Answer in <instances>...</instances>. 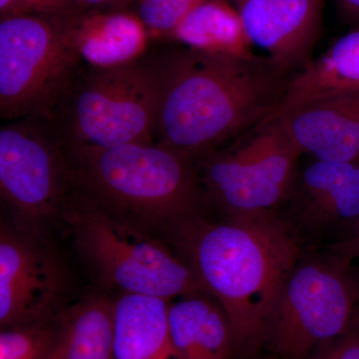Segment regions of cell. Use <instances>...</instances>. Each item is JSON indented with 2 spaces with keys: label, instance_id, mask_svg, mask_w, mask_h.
<instances>
[{
  "label": "cell",
  "instance_id": "obj_1",
  "mask_svg": "<svg viewBox=\"0 0 359 359\" xmlns=\"http://www.w3.org/2000/svg\"><path fill=\"white\" fill-rule=\"evenodd\" d=\"M155 143L198 163L278 112L294 74L268 56L176 47L157 55Z\"/></svg>",
  "mask_w": 359,
  "mask_h": 359
},
{
  "label": "cell",
  "instance_id": "obj_4",
  "mask_svg": "<svg viewBox=\"0 0 359 359\" xmlns=\"http://www.w3.org/2000/svg\"><path fill=\"white\" fill-rule=\"evenodd\" d=\"M159 94L156 56L114 67L81 61L42 117L65 146L155 143Z\"/></svg>",
  "mask_w": 359,
  "mask_h": 359
},
{
  "label": "cell",
  "instance_id": "obj_18",
  "mask_svg": "<svg viewBox=\"0 0 359 359\" xmlns=\"http://www.w3.org/2000/svg\"><path fill=\"white\" fill-rule=\"evenodd\" d=\"M359 89V28L294 75L276 114L325 97Z\"/></svg>",
  "mask_w": 359,
  "mask_h": 359
},
{
  "label": "cell",
  "instance_id": "obj_6",
  "mask_svg": "<svg viewBox=\"0 0 359 359\" xmlns=\"http://www.w3.org/2000/svg\"><path fill=\"white\" fill-rule=\"evenodd\" d=\"M302 154L280 116L271 115L198 161L205 199L226 218L271 211L290 197Z\"/></svg>",
  "mask_w": 359,
  "mask_h": 359
},
{
  "label": "cell",
  "instance_id": "obj_15",
  "mask_svg": "<svg viewBox=\"0 0 359 359\" xmlns=\"http://www.w3.org/2000/svg\"><path fill=\"white\" fill-rule=\"evenodd\" d=\"M170 299L123 292L113 301L115 359H174Z\"/></svg>",
  "mask_w": 359,
  "mask_h": 359
},
{
  "label": "cell",
  "instance_id": "obj_24",
  "mask_svg": "<svg viewBox=\"0 0 359 359\" xmlns=\"http://www.w3.org/2000/svg\"><path fill=\"white\" fill-rule=\"evenodd\" d=\"M137 1L138 0H75L70 8L86 11V13L129 11V6H136Z\"/></svg>",
  "mask_w": 359,
  "mask_h": 359
},
{
  "label": "cell",
  "instance_id": "obj_12",
  "mask_svg": "<svg viewBox=\"0 0 359 359\" xmlns=\"http://www.w3.org/2000/svg\"><path fill=\"white\" fill-rule=\"evenodd\" d=\"M276 115L280 116L302 153L316 160H359V89Z\"/></svg>",
  "mask_w": 359,
  "mask_h": 359
},
{
  "label": "cell",
  "instance_id": "obj_29",
  "mask_svg": "<svg viewBox=\"0 0 359 359\" xmlns=\"http://www.w3.org/2000/svg\"><path fill=\"white\" fill-rule=\"evenodd\" d=\"M356 320H358V323H359V309H358V314H356Z\"/></svg>",
  "mask_w": 359,
  "mask_h": 359
},
{
  "label": "cell",
  "instance_id": "obj_28",
  "mask_svg": "<svg viewBox=\"0 0 359 359\" xmlns=\"http://www.w3.org/2000/svg\"><path fill=\"white\" fill-rule=\"evenodd\" d=\"M25 2L26 0H16L15 8H14L13 13H20V11H22L23 7H25Z\"/></svg>",
  "mask_w": 359,
  "mask_h": 359
},
{
  "label": "cell",
  "instance_id": "obj_19",
  "mask_svg": "<svg viewBox=\"0 0 359 359\" xmlns=\"http://www.w3.org/2000/svg\"><path fill=\"white\" fill-rule=\"evenodd\" d=\"M170 39L210 53L255 55L240 14L229 0H203L177 25Z\"/></svg>",
  "mask_w": 359,
  "mask_h": 359
},
{
  "label": "cell",
  "instance_id": "obj_27",
  "mask_svg": "<svg viewBox=\"0 0 359 359\" xmlns=\"http://www.w3.org/2000/svg\"><path fill=\"white\" fill-rule=\"evenodd\" d=\"M351 268H353L354 278H355L356 285H358L359 292V259L351 262Z\"/></svg>",
  "mask_w": 359,
  "mask_h": 359
},
{
  "label": "cell",
  "instance_id": "obj_10",
  "mask_svg": "<svg viewBox=\"0 0 359 359\" xmlns=\"http://www.w3.org/2000/svg\"><path fill=\"white\" fill-rule=\"evenodd\" d=\"M67 278L57 256L39 236L1 224L0 325L20 327L60 313Z\"/></svg>",
  "mask_w": 359,
  "mask_h": 359
},
{
  "label": "cell",
  "instance_id": "obj_9",
  "mask_svg": "<svg viewBox=\"0 0 359 359\" xmlns=\"http://www.w3.org/2000/svg\"><path fill=\"white\" fill-rule=\"evenodd\" d=\"M0 192L16 229L39 236L62 214L68 193L62 146L42 116H25L0 128Z\"/></svg>",
  "mask_w": 359,
  "mask_h": 359
},
{
  "label": "cell",
  "instance_id": "obj_16",
  "mask_svg": "<svg viewBox=\"0 0 359 359\" xmlns=\"http://www.w3.org/2000/svg\"><path fill=\"white\" fill-rule=\"evenodd\" d=\"M174 359H231L235 356L228 316L205 294L183 297L170 308Z\"/></svg>",
  "mask_w": 359,
  "mask_h": 359
},
{
  "label": "cell",
  "instance_id": "obj_25",
  "mask_svg": "<svg viewBox=\"0 0 359 359\" xmlns=\"http://www.w3.org/2000/svg\"><path fill=\"white\" fill-rule=\"evenodd\" d=\"M75 0H26L20 13H57L70 8Z\"/></svg>",
  "mask_w": 359,
  "mask_h": 359
},
{
  "label": "cell",
  "instance_id": "obj_8",
  "mask_svg": "<svg viewBox=\"0 0 359 359\" xmlns=\"http://www.w3.org/2000/svg\"><path fill=\"white\" fill-rule=\"evenodd\" d=\"M359 292L351 262L297 263L283 283L266 327V344L283 359H304L353 325Z\"/></svg>",
  "mask_w": 359,
  "mask_h": 359
},
{
  "label": "cell",
  "instance_id": "obj_3",
  "mask_svg": "<svg viewBox=\"0 0 359 359\" xmlns=\"http://www.w3.org/2000/svg\"><path fill=\"white\" fill-rule=\"evenodd\" d=\"M61 146L70 192L115 218L147 231L202 216L197 163L160 144Z\"/></svg>",
  "mask_w": 359,
  "mask_h": 359
},
{
  "label": "cell",
  "instance_id": "obj_2",
  "mask_svg": "<svg viewBox=\"0 0 359 359\" xmlns=\"http://www.w3.org/2000/svg\"><path fill=\"white\" fill-rule=\"evenodd\" d=\"M172 231L186 263L228 316L235 356L256 353L283 285L299 262L292 231L271 211L221 223L196 217Z\"/></svg>",
  "mask_w": 359,
  "mask_h": 359
},
{
  "label": "cell",
  "instance_id": "obj_5",
  "mask_svg": "<svg viewBox=\"0 0 359 359\" xmlns=\"http://www.w3.org/2000/svg\"><path fill=\"white\" fill-rule=\"evenodd\" d=\"M61 217L70 224L78 252L106 285L169 299L208 294L188 264L162 243L77 194L69 191Z\"/></svg>",
  "mask_w": 359,
  "mask_h": 359
},
{
  "label": "cell",
  "instance_id": "obj_14",
  "mask_svg": "<svg viewBox=\"0 0 359 359\" xmlns=\"http://www.w3.org/2000/svg\"><path fill=\"white\" fill-rule=\"evenodd\" d=\"M73 43L81 61L97 67L133 62L147 53V28L131 11L86 13L65 11Z\"/></svg>",
  "mask_w": 359,
  "mask_h": 359
},
{
  "label": "cell",
  "instance_id": "obj_11",
  "mask_svg": "<svg viewBox=\"0 0 359 359\" xmlns=\"http://www.w3.org/2000/svg\"><path fill=\"white\" fill-rule=\"evenodd\" d=\"M252 46L297 74L313 61L323 27V0H229Z\"/></svg>",
  "mask_w": 359,
  "mask_h": 359
},
{
  "label": "cell",
  "instance_id": "obj_23",
  "mask_svg": "<svg viewBox=\"0 0 359 359\" xmlns=\"http://www.w3.org/2000/svg\"><path fill=\"white\" fill-rule=\"evenodd\" d=\"M334 255L347 262L359 259V219L344 233V237L332 247Z\"/></svg>",
  "mask_w": 359,
  "mask_h": 359
},
{
  "label": "cell",
  "instance_id": "obj_21",
  "mask_svg": "<svg viewBox=\"0 0 359 359\" xmlns=\"http://www.w3.org/2000/svg\"><path fill=\"white\" fill-rule=\"evenodd\" d=\"M203 0H138L135 13L151 37L170 39L175 28Z\"/></svg>",
  "mask_w": 359,
  "mask_h": 359
},
{
  "label": "cell",
  "instance_id": "obj_7",
  "mask_svg": "<svg viewBox=\"0 0 359 359\" xmlns=\"http://www.w3.org/2000/svg\"><path fill=\"white\" fill-rule=\"evenodd\" d=\"M80 62L65 11L1 15V120L44 115Z\"/></svg>",
  "mask_w": 359,
  "mask_h": 359
},
{
  "label": "cell",
  "instance_id": "obj_20",
  "mask_svg": "<svg viewBox=\"0 0 359 359\" xmlns=\"http://www.w3.org/2000/svg\"><path fill=\"white\" fill-rule=\"evenodd\" d=\"M57 316L25 327L1 328L0 359H47Z\"/></svg>",
  "mask_w": 359,
  "mask_h": 359
},
{
  "label": "cell",
  "instance_id": "obj_17",
  "mask_svg": "<svg viewBox=\"0 0 359 359\" xmlns=\"http://www.w3.org/2000/svg\"><path fill=\"white\" fill-rule=\"evenodd\" d=\"M47 359H115L113 301L89 297L61 309Z\"/></svg>",
  "mask_w": 359,
  "mask_h": 359
},
{
  "label": "cell",
  "instance_id": "obj_13",
  "mask_svg": "<svg viewBox=\"0 0 359 359\" xmlns=\"http://www.w3.org/2000/svg\"><path fill=\"white\" fill-rule=\"evenodd\" d=\"M302 218L314 226H344L359 219V160L314 159L297 174L290 196Z\"/></svg>",
  "mask_w": 359,
  "mask_h": 359
},
{
  "label": "cell",
  "instance_id": "obj_22",
  "mask_svg": "<svg viewBox=\"0 0 359 359\" xmlns=\"http://www.w3.org/2000/svg\"><path fill=\"white\" fill-rule=\"evenodd\" d=\"M304 359H359V323L356 316L344 334L323 342Z\"/></svg>",
  "mask_w": 359,
  "mask_h": 359
},
{
  "label": "cell",
  "instance_id": "obj_26",
  "mask_svg": "<svg viewBox=\"0 0 359 359\" xmlns=\"http://www.w3.org/2000/svg\"><path fill=\"white\" fill-rule=\"evenodd\" d=\"M339 4L348 18L359 23V0H339Z\"/></svg>",
  "mask_w": 359,
  "mask_h": 359
}]
</instances>
